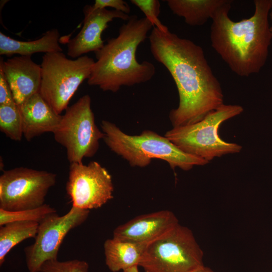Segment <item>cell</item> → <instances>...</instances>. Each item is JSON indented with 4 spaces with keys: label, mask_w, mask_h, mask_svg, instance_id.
Wrapping results in <instances>:
<instances>
[{
    "label": "cell",
    "mask_w": 272,
    "mask_h": 272,
    "mask_svg": "<svg viewBox=\"0 0 272 272\" xmlns=\"http://www.w3.org/2000/svg\"><path fill=\"white\" fill-rule=\"evenodd\" d=\"M148 38L152 55L167 69L177 88L179 104L169 115L173 127L195 123L224 104L221 85L201 46L169 29L154 27Z\"/></svg>",
    "instance_id": "1"
},
{
    "label": "cell",
    "mask_w": 272,
    "mask_h": 272,
    "mask_svg": "<svg viewBox=\"0 0 272 272\" xmlns=\"http://www.w3.org/2000/svg\"><path fill=\"white\" fill-rule=\"evenodd\" d=\"M232 1L227 2L212 18V47L230 69L240 77L260 72L266 63L272 39L268 22L272 0H255L252 16L235 22L229 12Z\"/></svg>",
    "instance_id": "2"
},
{
    "label": "cell",
    "mask_w": 272,
    "mask_h": 272,
    "mask_svg": "<svg viewBox=\"0 0 272 272\" xmlns=\"http://www.w3.org/2000/svg\"><path fill=\"white\" fill-rule=\"evenodd\" d=\"M153 27L145 17L130 16L119 28L117 36L108 39L100 50L94 52L96 61L88 84L103 91L116 93L122 86H132L151 80L156 73L155 65L146 60L139 62L136 52L149 37Z\"/></svg>",
    "instance_id": "3"
},
{
    "label": "cell",
    "mask_w": 272,
    "mask_h": 272,
    "mask_svg": "<svg viewBox=\"0 0 272 272\" xmlns=\"http://www.w3.org/2000/svg\"><path fill=\"white\" fill-rule=\"evenodd\" d=\"M101 127L106 145L133 167H145L154 158L165 161L173 170L178 167L184 171L209 163L183 152L166 137L152 130L131 135L123 132L114 123L105 120L102 121Z\"/></svg>",
    "instance_id": "4"
},
{
    "label": "cell",
    "mask_w": 272,
    "mask_h": 272,
    "mask_svg": "<svg viewBox=\"0 0 272 272\" xmlns=\"http://www.w3.org/2000/svg\"><path fill=\"white\" fill-rule=\"evenodd\" d=\"M243 110L239 105L223 104L201 120L173 127L164 136L183 152L209 162L216 157L238 153L242 147L222 140L219 136V129L222 123L240 114Z\"/></svg>",
    "instance_id": "5"
},
{
    "label": "cell",
    "mask_w": 272,
    "mask_h": 272,
    "mask_svg": "<svg viewBox=\"0 0 272 272\" xmlns=\"http://www.w3.org/2000/svg\"><path fill=\"white\" fill-rule=\"evenodd\" d=\"M94 62L85 55L75 59L67 58L62 52L43 55L39 93L56 114L69 107L79 86L89 78Z\"/></svg>",
    "instance_id": "6"
},
{
    "label": "cell",
    "mask_w": 272,
    "mask_h": 272,
    "mask_svg": "<svg viewBox=\"0 0 272 272\" xmlns=\"http://www.w3.org/2000/svg\"><path fill=\"white\" fill-rule=\"evenodd\" d=\"M191 230L179 224L148 244L139 266L145 272H192L204 265Z\"/></svg>",
    "instance_id": "7"
},
{
    "label": "cell",
    "mask_w": 272,
    "mask_h": 272,
    "mask_svg": "<svg viewBox=\"0 0 272 272\" xmlns=\"http://www.w3.org/2000/svg\"><path fill=\"white\" fill-rule=\"evenodd\" d=\"M55 141L65 148L70 163H82L94 156L104 133L97 126L88 94L68 107L53 132Z\"/></svg>",
    "instance_id": "8"
},
{
    "label": "cell",
    "mask_w": 272,
    "mask_h": 272,
    "mask_svg": "<svg viewBox=\"0 0 272 272\" xmlns=\"http://www.w3.org/2000/svg\"><path fill=\"white\" fill-rule=\"evenodd\" d=\"M56 179L54 173L26 167L4 171L0 176V209L19 211L42 206Z\"/></svg>",
    "instance_id": "9"
},
{
    "label": "cell",
    "mask_w": 272,
    "mask_h": 272,
    "mask_svg": "<svg viewBox=\"0 0 272 272\" xmlns=\"http://www.w3.org/2000/svg\"><path fill=\"white\" fill-rule=\"evenodd\" d=\"M90 211L72 207L65 215L56 213L39 223L33 244L26 247L24 252L30 272H40L46 261L57 260L59 247L70 231L81 225L87 219Z\"/></svg>",
    "instance_id": "10"
},
{
    "label": "cell",
    "mask_w": 272,
    "mask_h": 272,
    "mask_svg": "<svg viewBox=\"0 0 272 272\" xmlns=\"http://www.w3.org/2000/svg\"><path fill=\"white\" fill-rule=\"evenodd\" d=\"M66 191L72 207L90 210L100 208L113 196L112 177L96 161L70 163Z\"/></svg>",
    "instance_id": "11"
},
{
    "label": "cell",
    "mask_w": 272,
    "mask_h": 272,
    "mask_svg": "<svg viewBox=\"0 0 272 272\" xmlns=\"http://www.w3.org/2000/svg\"><path fill=\"white\" fill-rule=\"evenodd\" d=\"M83 26L78 34L67 43V54L77 58L89 52L100 50L105 44L101 34L114 19L127 21L128 14L106 9H96L92 5H86L83 9Z\"/></svg>",
    "instance_id": "12"
},
{
    "label": "cell",
    "mask_w": 272,
    "mask_h": 272,
    "mask_svg": "<svg viewBox=\"0 0 272 272\" xmlns=\"http://www.w3.org/2000/svg\"><path fill=\"white\" fill-rule=\"evenodd\" d=\"M178 224L176 216L168 210L144 214L116 228L113 231V238L148 245Z\"/></svg>",
    "instance_id": "13"
},
{
    "label": "cell",
    "mask_w": 272,
    "mask_h": 272,
    "mask_svg": "<svg viewBox=\"0 0 272 272\" xmlns=\"http://www.w3.org/2000/svg\"><path fill=\"white\" fill-rule=\"evenodd\" d=\"M0 66L18 105L39 92L41 83V65L33 61L31 56H17L6 61L1 58Z\"/></svg>",
    "instance_id": "14"
},
{
    "label": "cell",
    "mask_w": 272,
    "mask_h": 272,
    "mask_svg": "<svg viewBox=\"0 0 272 272\" xmlns=\"http://www.w3.org/2000/svg\"><path fill=\"white\" fill-rule=\"evenodd\" d=\"M23 136L27 141L45 132H53L62 115L56 114L39 92L18 105Z\"/></svg>",
    "instance_id": "15"
},
{
    "label": "cell",
    "mask_w": 272,
    "mask_h": 272,
    "mask_svg": "<svg viewBox=\"0 0 272 272\" xmlns=\"http://www.w3.org/2000/svg\"><path fill=\"white\" fill-rule=\"evenodd\" d=\"M60 34L56 29L46 32L40 38L29 41L14 39L0 32V54H19L31 56L37 52L53 53L62 52L59 44Z\"/></svg>",
    "instance_id": "16"
},
{
    "label": "cell",
    "mask_w": 272,
    "mask_h": 272,
    "mask_svg": "<svg viewBox=\"0 0 272 272\" xmlns=\"http://www.w3.org/2000/svg\"><path fill=\"white\" fill-rule=\"evenodd\" d=\"M147 244L107 239L104 244L105 262L112 272L139 266Z\"/></svg>",
    "instance_id": "17"
},
{
    "label": "cell",
    "mask_w": 272,
    "mask_h": 272,
    "mask_svg": "<svg viewBox=\"0 0 272 272\" xmlns=\"http://www.w3.org/2000/svg\"><path fill=\"white\" fill-rule=\"evenodd\" d=\"M228 0H168L167 5L172 12L184 18L190 26H200L209 19H212L216 12Z\"/></svg>",
    "instance_id": "18"
},
{
    "label": "cell",
    "mask_w": 272,
    "mask_h": 272,
    "mask_svg": "<svg viewBox=\"0 0 272 272\" xmlns=\"http://www.w3.org/2000/svg\"><path fill=\"white\" fill-rule=\"evenodd\" d=\"M39 223L33 221H15L0 227V265L9 252L16 245L36 236Z\"/></svg>",
    "instance_id": "19"
},
{
    "label": "cell",
    "mask_w": 272,
    "mask_h": 272,
    "mask_svg": "<svg viewBox=\"0 0 272 272\" xmlns=\"http://www.w3.org/2000/svg\"><path fill=\"white\" fill-rule=\"evenodd\" d=\"M0 130L12 140H21L23 136L22 117L16 103L0 105Z\"/></svg>",
    "instance_id": "20"
},
{
    "label": "cell",
    "mask_w": 272,
    "mask_h": 272,
    "mask_svg": "<svg viewBox=\"0 0 272 272\" xmlns=\"http://www.w3.org/2000/svg\"><path fill=\"white\" fill-rule=\"evenodd\" d=\"M56 213L47 204L37 208L19 211H8L0 209V226L15 221H33L39 223L48 216Z\"/></svg>",
    "instance_id": "21"
},
{
    "label": "cell",
    "mask_w": 272,
    "mask_h": 272,
    "mask_svg": "<svg viewBox=\"0 0 272 272\" xmlns=\"http://www.w3.org/2000/svg\"><path fill=\"white\" fill-rule=\"evenodd\" d=\"M88 270L89 264L84 260H54L45 261L41 266L40 272H88Z\"/></svg>",
    "instance_id": "22"
},
{
    "label": "cell",
    "mask_w": 272,
    "mask_h": 272,
    "mask_svg": "<svg viewBox=\"0 0 272 272\" xmlns=\"http://www.w3.org/2000/svg\"><path fill=\"white\" fill-rule=\"evenodd\" d=\"M130 2L144 13L145 18L151 22L154 27L164 31L168 29V28L163 25L158 19L161 7L159 1L131 0Z\"/></svg>",
    "instance_id": "23"
},
{
    "label": "cell",
    "mask_w": 272,
    "mask_h": 272,
    "mask_svg": "<svg viewBox=\"0 0 272 272\" xmlns=\"http://www.w3.org/2000/svg\"><path fill=\"white\" fill-rule=\"evenodd\" d=\"M93 7L96 9L112 8L114 10L128 14L130 12V7L125 1L123 0H95Z\"/></svg>",
    "instance_id": "24"
},
{
    "label": "cell",
    "mask_w": 272,
    "mask_h": 272,
    "mask_svg": "<svg viewBox=\"0 0 272 272\" xmlns=\"http://www.w3.org/2000/svg\"><path fill=\"white\" fill-rule=\"evenodd\" d=\"M15 103L11 88L6 78L3 69L0 66V105Z\"/></svg>",
    "instance_id": "25"
},
{
    "label": "cell",
    "mask_w": 272,
    "mask_h": 272,
    "mask_svg": "<svg viewBox=\"0 0 272 272\" xmlns=\"http://www.w3.org/2000/svg\"><path fill=\"white\" fill-rule=\"evenodd\" d=\"M192 272H215L210 268L203 265Z\"/></svg>",
    "instance_id": "26"
},
{
    "label": "cell",
    "mask_w": 272,
    "mask_h": 272,
    "mask_svg": "<svg viewBox=\"0 0 272 272\" xmlns=\"http://www.w3.org/2000/svg\"><path fill=\"white\" fill-rule=\"evenodd\" d=\"M123 272H139L138 270V266H135L129 268H128Z\"/></svg>",
    "instance_id": "27"
},
{
    "label": "cell",
    "mask_w": 272,
    "mask_h": 272,
    "mask_svg": "<svg viewBox=\"0 0 272 272\" xmlns=\"http://www.w3.org/2000/svg\"><path fill=\"white\" fill-rule=\"evenodd\" d=\"M269 17L270 18V19L271 20V22H272V9L270 12V13H269ZM270 32L271 33V35H272V25L271 26H270Z\"/></svg>",
    "instance_id": "28"
},
{
    "label": "cell",
    "mask_w": 272,
    "mask_h": 272,
    "mask_svg": "<svg viewBox=\"0 0 272 272\" xmlns=\"http://www.w3.org/2000/svg\"><path fill=\"white\" fill-rule=\"evenodd\" d=\"M271 272H272V271H271Z\"/></svg>",
    "instance_id": "29"
}]
</instances>
